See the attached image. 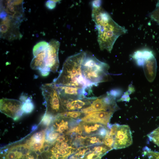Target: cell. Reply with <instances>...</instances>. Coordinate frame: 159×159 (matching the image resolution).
Here are the masks:
<instances>
[{
  "instance_id": "obj_1",
  "label": "cell",
  "mask_w": 159,
  "mask_h": 159,
  "mask_svg": "<svg viewBox=\"0 0 159 159\" xmlns=\"http://www.w3.org/2000/svg\"><path fill=\"white\" fill-rule=\"evenodd\" d=\"M92 17L98 30L100 49L110 52L116 40L127 30L116 23L100 5H92Z\"/></svg>"
},
{
  "instance_id": "obj_2",
  "label": "cell",
  "mask_w": 159,
  "mask_h": 159,
  "mask_svg": "<svg viewBox=\"0 0 159 159\" xmlns=\"http://www.w3.org/2000/svg\"><path fill=\"white\" fill-rule=\"evenodd\" d=\"M86 52L82 51L68 57L64 62L59 75L52 83L54 85L82 88L90 93L93 86L82 76L81 66Z\"/></svg>"
},
{
  "instance_id": "obj_3",
  "label": "cell",
  "mask_w": 159,
  "mask_h": 159,
  "mask_svg": "<svg viewBox=\"0 0 159 159\" xmlns=\"http://www.w3.org/2000/svg\"><path fill=\"white\" fill-rule=\"evenodd\" d=\"M109 67L107 64L86 52L82 63L81 71L84 78L93 86H96L107 80Z\"/></svg>"
},
{
  "instance_id": "obj_4",
  "label": "cell",
  "mask_w": 159,
  "mask_h": 159,
  "mask_svg": "<svg viewBox=\"0 0 159 159\" xmlns=\"http://www.w3.org/2000/svg\"><path fill=\"white\" fill-rule=\"evenodd\" d=\"M50 144L45 153L47 159H68L78 148L70 135L60 134Z\"/></svg>"
},
{
  "instance_id": "obj_5",
  "label": "cell",
  "mask_w": 159,
  "mask_h": 159,
  "mask_svg": "<svg viewBox=\"0 0 159 159\" xmlns=\"http://www.w3.org/2000/svg\"><path fill=\"white\" fill-rule=\"evenodd\" d=\"M41 88L46 108L45 112L55 117L65 111L59 93L53 84L52 83L43 84Z\"/></svg>"
},
{
  "instance_id": "obj_6",
  "label": "cell",
  "mask_w": 159,
  "mask_h": 159,
  "mask_svg": "<svg viewBox=\"0 0 159 159\" xmlns=\"http://www.w3.org/2000/svg\"><path fill=\"white\" fill-rule=\"evenodd\" d=\"M116 97L109 92L97 98L88 107L80 111L84 114L99 111H110L115 112L119 109L116 102Z\"/></svg>"
},
{
  "instance_id": "obj_7",
  "label": "cell",
  "mask_w": 159,
  "mask_h": 159,
  "mask_svg": "<svg viewBox=\"0 0 159 159\" xmlns=\"http://www.w3.org/2000/svg\"><path fill=\"white\" fill-rule=\"evenodd\" d=\"M0 20L1 38L11 41L20 40L22 38L19 28L22 21L7 15Z\"/></svg>"
},
{
  "instance_id": "obj_8",
  "label": "cell",
  "mask_w": 159,
  "mask_h": 159,
  "mask_svg": "<svg viewBox=\"0 0 159 159\" xmlns=\"http://www.w3.org/2000/svg\"><path fill=\"white\" fill-rule=\"evenodd\" d=\"M22 103L16 100L3 98L0 100V111L15 120L23 115Z\"/></svg>"
},
{
  "instance_id": "obj_9",
  "label": "cell",
  "mask_w": 159,
  "mask_h": 159,
  "mask_svg": "<svg viewBox=\"0 0 159 159\" xmlns=\"http://www.w3.org/2000/svg\"><path fill=\"white\" fill-rule=\"evenodd\" d=\"M23 0H1L0 11L4 12L7 15L22 21L24 19Z\"/></svg>"
},
{
  "instance_id": "obj_10",
  "label": "cell",
  "mask_w": 159,
  "mask_h": 159,
  "mask_svg": "<svg viewBox=\"0 0 159 159\" xmlns=\"http://www.w3.org/2000/svg\"><path fill=\"white\" fill-rule=\"evenodd\" d=\"M132 142V133L129 126L119 125L115 137L113 149L116 150L126 148L131 145Z\"/></svg>"
},
{
  "instance_id": "obj_11",
  "label": "cell",
  "mask_w": 159,
  "mask_h": 159,
  "mask_svg": "<svg viewBox=\"0 0 159 159\" xmlns=\"http://www.w3.org/2000/svg\"><path fill=\"white\" fill-rule=\"evenodd\" d=\"M60 42L56 39H52L49 43L45 59L46 67L51 71H57L59 65L58 51Z\"/></svg>"
},
{
  "instance_id": "obj_12",
  "label": "cell",
  "mask_w": 159,
  "mask_h": 159,
  "mask_svg": "<svg viewBox=\"0 0 159 159\" xmlns=\"http://www.w3.org/2000/svg\"><path fill=\"white\" fill-rule=\"evenodd\" d=\"M55 86L61 99H81L86 97L85 95L88 94L86 90L82 88L68 86Z\"/></svg>"
},
{
  "instance_id": "obj_13",
  "label": "cell",
  "mask_w": 159,
  "mask_h": 159,
  "mask_svg": "<svg viewBox=\"0 0 159 159\" xmlns=\"http://www.w3.org/2000/svg\"><path fill=\"white\" fill-rule=\"evenodd\" d=\"M96 97H86L74 100L61 99L65 111H80L89 106Z\"/></svg>"
},
{
  "instance_id": "obj_14",
  "label": "cell",
  "mask_w": 159,
  "mask_h": 159,
  "mask_svg": "<svg viewBox=\"0 0 159 159\" xmlns=\"http://www.w3.org/2000/svg\"><path fill=\"white\" fill-rule=\"evenodd\" d=\"M114 112L110 111H99L86 115L81 119L86 122L97 123L107 126Z\"/></svg>"
},
{
  "instance_id": "obj_15",
  "label": "cell",
  "mask_w": 159,
  "mask_h": 159,
  "mask_svg": "<svg viewBox=\"0 0 159 159\" xmlns=\"http://www.w3.org/2000/svg\"><path fill=\"white\" fill-rule=\"evenodd\" d=\"M102 157L93 145L79 147L68 159H97Z\"/></svg>"
},
{
  "instance_id": "obj_16",
  "label": "cell",
  "mask_w": 159,
  "mask_h": 159,
  "mask_svg": "<svg viewBox=\"0 0 159 159\" xmlns=\"http://www.w3.org/2000/svg\"><path fill=\"white\" fill-rule=\"evenodd\" d=\"M47 48L38 52L34 56L30 64L32 69L39 70L41 74L43 76L48 75L51 71L46 67L45 63Z\"/></svg>"
},
{
  "instance_id": "obj_17",
  "label": "cell",
  "mask_w": 159,
  "mask_h": 159,
  "mask_svg": "<svg viewBox=\"0 0 159 159\" xmlns=\"http://www.w3.org/2000/svg\"><path fill=\"white\" fill-rule=\"evenodd\" d=\"M105 126L99 123L86 122L81 120L78 125V134L86 136L99 135L100 129Z\"/></svg>"
},
{
  "instance_id": "obj_18",
  "label": "cell",
  "mask_w": 159,
  "mask_h": 159,
  "mask_svg": "<svg viewBox=\"0 0 159 159\" xmlns=\"http://www.w3.org/2000/svg\"><path fill=\"white\" fill-rule=\"evenodd\" d=\"M143 67L146 78L149 81L152 82L154 78L156 68V62L154 57L146 60Z\"/></svg>"
},
{
  "instance_id": "obj_19",
  "label": "cell",
  "mask_w": 159,
  "mask_h": 159,
  "mask_svg": "<svg viewBox=\"0 0 159 159\" xmlns=\"http://www.w3.org/2000/svg\"><path fill=\"white\" fill-rule=\"evenodd\" d=\"M22 103V110L24 113L29 114L34 110V106L32 98L28 97L25 94L22 93L20 97Z\"/></svg>"
},
{
  "instance_id": "obj_20",
  "label": "cell",
  "mask_w": 159,
  "mask_h": 159,
  "mask_svg": "<svg viewBox=\"0 0 159 159\" xmlns=\"http://www.w3.org/2000/svg\"><path fill=\"white\" fill-rule=\"evenodd\" d=\"M104 138L99 135L87 136L83 141V146H90L103 143Z\"/></svg>"
},
{
  "instance_id": "obj_21",
  "label": "cell",
  "mask_w": 159,
  "mask_h": 159,
  "mask_svg": "<svg viewBox=\"0 0 159 159\" xmlns=\"http://www.w3.org/2000/svg\"><path fill=\"white\" fill-rule=\"evenodd\" d=\"M59 114L76 120L81 119L85 115L80 111H65Z\"/></svg>"
},
{
  "instance_id": "obj_22",
  "label": "cell",
  "mask_w": 159,
  "mask_h": 159,
  "mask_svg": "<svg viewBox=\"0 0 159 159\" xmlns=\"http://www.w3.org/2000/svg\"><path fill=\"white\" fill-rule=\"evenodd\" d=\"M49 43L45 41L40 42L35 44L33 49L34 56L40 51L47 49L48 47Z\"/></svg>"
},
{
  "instance_id": "obj_23",
  "label": "cell",
  "mask_w": 159,
  "mask_h": 159,
  "mask_svg": "<svg viewBox=\"0 0 159 159\" xmlns=\"http://www.w3.org/2000/svg\"><path fill=\"white\" fill-rule=\"evenodd\" d=\"M150 140L159 147V127L148 135Z\"/></svg>"
},
{
  "instance_id": "obj_24",
  "label": "cell",
  "mask_w": 159,
  "mask_h": 159,
  "mask_svg": "<svg viewBox=\"0 0 159 159\" xmlns=\"http://www.w3.org/2000/svg\"><path fill=\"white\" fill-rule=\"evenodd\" d=\"M143 153L148 156V159H159V152L151 150L148 147H145Z\"/></svg>"
},
{
  "instance_id": "obj_25",
  "label": "cell",
  "mask_w": 159,
  "mask_h": 159,
  "mask_svg": "<svg viewBox=\"0 0 159 159\" xmlns=\"http://www.w3.org/2000/svg\"><path fill=\"white\" fill-rule=\"evenodd\" d=\"M150 17L159 24V1L156 4L155 9L149 15Z\"/></svg>"
},
{
  "instance_id": "obj_26",
  "label": "cell",
  "mask_w": 159,
  "mask_h": 159,
  "mask_svg": "<svg viewBox=\"0 0 159 159\" xmlns=\"http://www.w3.org/2000/svg\"><path fill=\"white\" fill-rule=\"evenodd\" d=\"M114 137L110 135L107 133L104 138L103 143L113 149V146L114 142Z\"/></svg>"
},
{
  "instance_id": "obj_27",
  "label": "cell",
  "mask_w": 159,
  "mask_h": 159,
  "mask_svg": "<svg viewBox=\"0 0 159 159\" xmlns=\"http://www.w3.org/2000/svg\"><path fill=\"white\" fill-rule=\"evenodd\" d=\"M120 125L117 123L111 125L109 124L107 127L109 128L108 133L115 137L117 128Z\"/></svg>"
},
{
  "instance_id": "obj_28",
  "label": "cell",
  "mask_w": 159,
  "mask_h": 159,
  "mask_svg": "<svg viewBox=\"0 0 159 159\" xmlns=\"http://www.w3.org/2000/svg\"><path fill=\"white\" fill-rule=\"evenodd\" d=\"M58 0H49L47 1L45 3L46 7L49 9H54L56 6V2H57Z\"/></svg>"
}]
</instances>
